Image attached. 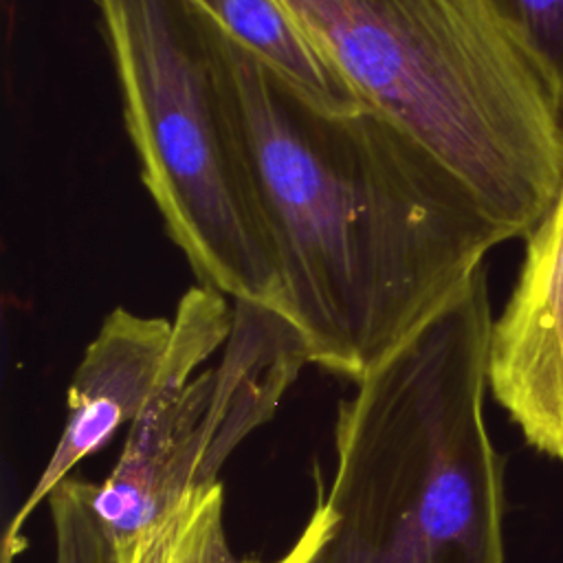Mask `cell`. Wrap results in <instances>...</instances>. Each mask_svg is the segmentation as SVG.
<instances>
[{
  "label": "cell",
  "mask_w": 563,
  "mask_h": 563,
  "mask_svg": "<svg viewBox=\"0 0 563 563\" xmlns=\"http://www.w3.org/2000/svg\"><path fill=\"white\" fill-rule=\"evenodd\" d=\"M209 29L277 255L279 312L310 365L356 383L510 235L378 110H321Z\"/></svg>",
  "instance_id": "1"
},
{
  "label": "cell",
  "mask_w": 563,
  "mask_h": 563,
  "mask_svg": "<svg viewBox=\"0 0 563 563\" xmlns=\"http://www.w3.org/2000/svg\"><path fill=\"white\" fill-rule=\"evenodd\" d=\"M490 330L482 266L339 402L332 521L310 563H506Z\"/></svg>",
  "instance_id": "2"
},
{
  "label": "cell",
  "mask_w": 563,
  "mask_h": 563,
  "mask_svg": "<svg viewBox=\"0 0 563 563\" xmlns=\"http://www.w3.org/2000/svg\"><path fill=\"white\" fill-rule=\"evenodd\" d=\"M363 106L438 156L512 238L563 183V101L488 0H282Z\"/></svg>",
  "instance_id": "3"
},
{
  "label": "cell",
  "mask_w": 563,
  "mask_h": 563,
  "mask_svg": "<svg viewBox=\"0 0 563 563\" xmlns=\"http://www.w3.org/2000/svg\"><path fill=\"white\" fill-rule=\"evenodd\" d=\"M141 178L200 286L279 310L282 279L211 29L187 0H97Z\"/></svg>",
  "instance_id": "4"
},
{
  "label": "cell",
  "mask_w": 563,
  "mask_h": 563,
  "mask_svg": "<svg viewBox=\"0 0 563 563\" xmlns=\"http://www.w3.org/2000/svg\"><path fill=\"white\" fill-rule=\"evenodd\" d=\"M172 325L161 383L95 486V510L114 543L185 490L220 482L235 446L273 418L310 365L303 336L279 310L200 284L180 297Z\"/></svg>",
  "instance_id": "5"
},
{
  "label": "cell",
  "mask_w": 563,
  "mask_h": 563,
  "mask_svg": "<svg viewBox=\"0 0 563 563\" xmlns=\"http://www.w3.org/2000/svg\"><path fill=\"white\" fill-rule=\"evenodd\" d=\"M488 387L526 442L563 462V183L493 319Z\"/></svg>",
  "instance_id": "6"
},
{
  "label": "cell",
  "mask_w": 563,
  "mask_h": 563,
  "mask_svg": "<svg viewBox=\"0 0 563 563\" xmlns=\"http://www.w3.org/2000/svg\"><path fill=\"white\" fill-rule=\"evenodd\" d=\"M172 328L169 319L136 314L121 306L106 314L68 383L57 444L4 532L2 563H11L22 550V528L33 510L81 460L99 453L121 427H130L143 413L165 372Z\"/></svg>",
  "instance_id": "7"
},
{
  "label": "cell",
  "mask_w": 563,
  "mask_h": 563,
  "mask_svg": "<svg viewBox=\"0 0 563 563\" xmlns=\"http://www.w3.org/2000/svg\"><path fill=\"white\" fill-rule=\"evenodd\" d=\"M308 521L292 545L273 561L242 559L224 530V490L220 482L185 490L156 519L117 545L114 563H310L328 537L332 515L323 501L321 477Z\"/></svg>",
  "instance_id": "8"
},
{
  "label": "cell",
  "mask_w": 563,
  "mask_h": 563,
  "mask_svg": "<svg viewBox=\"0 0 563 563\" xmlns=\"http://www.w3.org/2000/svg\"><path fill=\"white\" fill-rule=\"evenodd\" d=\"M187 2L312 106L328 112H352L363 106L282 0Z\"/></svg>",
  "instance_id": "9"
},
{
  "label": "cell",
  "mask_w": 563,
  "mask_h": 563,
  "mask_svg": "<svg viewBox=\"0 0 563 563\" xmlns=\"http://www.w3.org/2000/svg\"><path fill=\"white\" fill-rule=\"evenodd\" d=\"M95 486L81 477H66L51 495L48 510L55 539L53 563H114L117 545L95 510Z\"/></svg>",
  "instance_id": "10"
},
{
  "label": "cell",
  "mask_w": 563,
  "mask_h": 563,
  "mask_svg": "<svg viewBox=\"0 0 563 563\" xmlns=\"http://www.w3.org/2000/svg\"><path fill=\"white\" fill-rule=\"evenodd\" d=\"M563 101V0H488Z\"/></svg>",
  "instance_id": "11"
}]
</instances>
